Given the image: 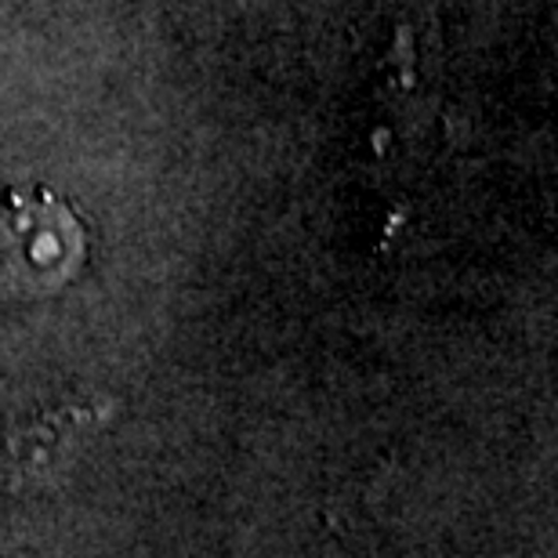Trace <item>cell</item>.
<instances>
[{
	"label": "cell",
	"instance_id": "6da1fadb",
	"mask_svg": "<svg viewBox=\"0 0 558 558\" xmlns=\"http://www.w3.org/2000/svg\"><path fill=\"white\" fill-rule=\"evenodd\" d=\"M87 226L51 185L8 189L0 199V301L48 298L81 276Z\"/></svg>",
	"mask_w": 558,
	"mask_h": 558
}]
</instances>
